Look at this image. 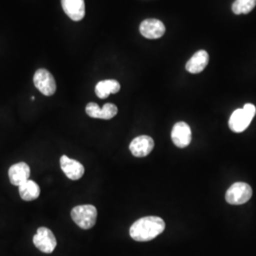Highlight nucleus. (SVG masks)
<instances>
[{"instance_id":"obj_2","label":"nucleus","mask_w":256,"mask_h":256,"mask_svg":"<svg viewBox=\"0 0 256 256\" xmlns=\"http://www.w3.org/2000/svg\"><path fill=\"white\" fill-rule=\"evenodd\" d=\"M72 218L84 230L92 229L96 224L97 209L93 205H79L72 210Z\"/></svg>"},{"instance_id":"obj_7","label":"nucleus","mask_w":256,"mask_h":256,"mask_svg":"<svg viewBox=\"0 0 256 256\" xmlns=\"http://www.w3.org/2000/svg\"><path fill=\"white\" fill-rule=\"evenodd\" d=\"M86 114L95 119L110 120L118 113V108L113 104H106L102 108L95 102H90L86 106Z\"/></svg>"},{"instance_id":"obj_5","label":"nucleus","mask_w":256,"mask_h":256,"mask_svg":"<svg viewBox=\"0 0 256 256\" xmlns=\"http://www.w3.org/2000/svg\"><path fill=\"white\" fill-rule=\"evenodd\" d=\"M34 246L45 254H52L56 248L57 241L54 232L46 227H40L34 236Z\"/></svg>"},{"instance_id":"obj_15","label":"nucleus","mask_w":256,"mask_h":256,"mask_svg":"<svg viewBox=\"0 0 256 256\" xmlns=\"http://www.w3.org/2000/svg\"><path fill=\"white\" fill-rule=\"evenodd\" d=\"M120 90V84L116 80H104L98 82L95 86L96 95L100 99H106L110 94L118 93Z\"/></svg>"},{"instance_id":"obj_6","label":"nucleus","mask_w":256,"mask_h":256,"mask_svg":"<svg viewBox=\"0 0 256 256\" xmlns=\"http://www.w3.org/2000/svg\"><path fill=\"white\" fill-rule=\"evenodd\" d=\"M171 138L176 146L187 147L192 142L191 128L184 122H178L173 126Z\"/></svg>"},{"instance_id":"obj_13","label":"nucleus","mask_w":256,"mask_h":256,"mask_svg":"<svg viewBox=\"0 0 256 256\" xmlns=\"http://www.w3.org/2000/svg\"><path fill=\"white\" fill-rule=\"evenodd\" d=\"M30 169L26 162L12 165L9 169L10 182L14 186H20L30 178Z\"/></svg>"},{"instance_id":"obj_12","label":"nucleus","mask_w":256,"mask_h":256,"mask_svg":"<svg viewBox=\"0 0 256 256\" xmlns=\"http://www.w3.org/2000/svg\"><path fill=\"white\" fill-rule=\"evenodd\" d=\"M64 14L74 21H80L84 18V0H61Z\"/></svg>"},{"instance_id":"obj_1","label":"nucleus","mask_w":256,"mask_h":256,"mask_svg":"<svg viewBox=\"0 0 256 256\" xmlns=\"http://www.w3.org/2000/svg\"><path fill=\"white\" fill-rule=\"evenodd\" d=\"M165 229V222L158 216L140 218L130 227V236L138 242H146L160 236Z\"/></svg>"},{"instance_id":"obj_16","label":"nucleus","mask_w":256,"mask_h":256,"mask_svg":"<svg viewBox=\"0 0 256 256\" xmlns=\"http://www.w3.org/2000/svg\"><path fill=\"white\" fill-rule=\"evenodd\" d=\"M19 194L23 200L32 202L36 200L40 194V187L34 180H28L18 187Z\"/></svg>"},{"instance_id":"obj_11","label":"nucleus","mask_w":256,"mask_h":256,"mask_svg":"<svg viewBox=\"0 0 256 256\" xmlns=\"http://www.w3.org/2000/svg\"><path fill=\"white\" fill-rule=\"evenodd\" d=\"M254 117L248 114L244 108L234 110L229 120V126L232 131L241 133L247 129Z\"/></svg>"},{"instance_id":"obj_4","label":"nucleus","mask_w":256,"mask_h":256,"mask_svg":"<svg viewBox=\"0 0 256 256\" xmlns=\"http://www.w3.org/2000/svg\"><path fill=\"white\" fill-rule=\"evenodd\" d=\"M34 86L45 96H52L56 92L54 77L45 68H39L34 76Z\"/></svg>"},{"instance_id":"obj_9","label":"nucleus","mask_w":256,"mask_h":256,"mask_svg":"<svg viewBox=\"0 0 256 256\" xmlns=\"http://www.w3.org/2000/svg\"><path fill=\"white\" fill-rule=\"evenodd\" d=\"M154 146L155 142L152 138L149 136H138L131 142L129 149L132 155L137 158H144L152 152Z\"/></svg>"},{"instance_id":"obj_14","label":"nucleus","mask_w":256,"mask_h":256,"mask_svg":"<svg viewBox=\"0 0 256 256\" xmlns=\"http://www.w3.org/2000/svg\"><path fill=\"white\" fill-rule=\"evenodd\" d=\"M209 63V54L206 50H198L186 64V70L192 74H200Z\"/></svg>"},{"instance_id":"obj_3","label":"nucleus","mask_w":256,"mask_h":256,"mask_svg":"<svg viewBox=\"0 0 256 256\" xmlns=\"http://www.w3.org/2000/svg\"><path fill=\"white\" fill-rule=\"evenodd\" d=\"M252 196V187L245 182L234 183L226 192V202L230 205H241L250 200Z\"/></svg>"},{"instance_id":"obj_18","label":"nucleus","mask_w":256,"mask_h":256,"mask_svg":"<svg viewBox=\"0 0 256 256\" xmlns=\"http://www.w3.org/2000/svg\"><path fill=\"white\" fill-rule=\"evenodd\" d=\"M243 108L245 110V111L247 112L248 114H250L252 117L254 118L256 113V106H254L252 104H246Z\"/></svg>"},{"instance_id":"obj_10","label":"nucleus","mask_w":256,"mask_h":256,"mask_svg":"<svg viewBox=\"0 0 256 256\" xmlns=\"http://www.w3.org/2000/svg\"><path fill=\"white\" fill-rule=\"evenodd\" d=\"M60 164L66 176L72 180H78L84 173V167L79 162L70 158L68 156H62Z\"/></svg>"},{"instance_id":"obj_17","label":"nucleus","mask_w":256,"mask_h":256,"mask_svg":"<svg viewBox=\"0 0 256 256\" xmlns=\"http://www.w3.org/2000/svg\"><path fill=\"white\" fill-rule=\"evenodd\" d=\"M256 0H236L232 4V12L236 14H247L254 9Z\"/></svg>"},{"instance_id":"obj_8","label":"nucleus","mask_w":256,"mask_h":256,"mask_svg":"<svg viewBox=\"0 0 256 256\" xmlns=\"http://www.w3.org/2000/svg\"><path fill=\"white\" fill-rule=\"evenodd\" d=\"M140 32L147 39H158L165 34L164 24L158 19H146L142 22Z\"/></svg>"}]
</instances>
